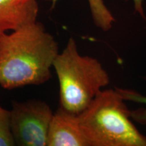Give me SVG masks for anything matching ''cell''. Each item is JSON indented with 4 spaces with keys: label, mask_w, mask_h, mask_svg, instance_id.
<instances>
[{
    "label": "cell",
    "mask_w": 146,
    "mask_h": 146,
    "mask_svg": "<svg viewBox=\"0 0 146 146\" xmlns=\"http://www.w3.org/2000/svg\"><path fill=\"white\" fill-rule=\"evenodd\" d=\"M78 118L89 146H146L116 89L102 90Z\"/></svg>",
    "instance_id": "3957f363"
},
{
    "label": "cell",
    "mask_w": 146,
    "mask_h": 146,
    "mask_svg": "<svg viewBox=\"0 0 146 146\" xmlns=\"http://www.w3.org/2000/svg\"><path fill=\"white\" fill-rule=\"evenodd\" d=\"M131 1H132L133 3L135 12L136 13H138L144 19H145V14H144L143 6V0H131Z\"/></svg>",
    "instance_id": "30bf717a"
},
{
    "label": "cell",
    "mask_w": 146,
    "mask_h": 146,
    "mask_svg": "<svg viewBox=\"0 0 146 146\" xmlns=\"http://www.w3.org/2000/svg\"><path fill=\"white\" fill-rule=\"evenodd\" d=\"M58 0H52L54 8ZM89 9L95 25L104 31H108L112 29L115 18L108 8L104 0H87Z\"/></svg>",
    "instance_id": "52a82bcc"
},
{
    "label": "cell",
    "mask_w": 146,
    "mask_h": 146,
    "mask_svg": "<svg viewBox=\"0 0 146 146\" xmlns=\"http://www.w3.org/2000/svg\"><path fill=\"white\" fill-rule=\"evenodd\" d=\"M16 145L12 131L10 110L0 106V146Z\"/></svg>",
    "instance_id": "9c48e42d"
},
{
    "label": "cell",
    "mask_w": 146,
    "mask_h": 146,
    "mask_svg": "<svg viewBox=\"0 0 146 146\" xmlns=\"http://www.w3.org/2000/svg\"><path fill=\"white\" fill-rule=\"evenodd\" d=\"M58 53L54 36L37 21L0 35V86L12 90L46 83Z\"/></svg>",
    "instance_id": "6da1fadb"
},
{
    "label": "cell",
    "mask_w": 146,
    "mask_h": 146,
    "mask_svg": "<svg viewBox=\"0 0 146 146\" xmlns=\"http://www.w3.org/2000/svg\"><path fill=\"white\" fill-rule=\"evenodd\" d=\"M39 0H0V35L37 21ZM52 1V0H41Z\"/></svg>",
    "instance_id": "8992f818"
},
{
    "label": "cell",
    "mask_w": 146,
    "mask_h": 146,
    "mask_svg": "<svg viewBox=\"0 0 146 146\" xmlns=\"http://www.w3.org/2000/svg\"><path fill=\"white\" fill-rule=\"evenodd\" d=\"M11 112L12 131L16 145L47 146L54 112L43 101L14 102Z\"/></svg>",
    "instance_id": "277c9868"
},
{
    "label": "cell",
    "mask_w": 146,
    "mask_h": 146,
    "mask_svg": "<svg viewBox=\"0 0 146 146\" xmlns=\"http://www.w3.org/2000/svg\"><path fill=\"white\" fill-rule=\"evenodd\" d=\"M115 89L125 101L143 104L146 106V96H143L137 91L118 87H116ZM130 116L131 119L136 123L142 125H146V106L139 108L134 110H130Z\"/></svg>",
    "instance_id": "ba28073f"
},
{
    "label": "cell",
    "mask_w": 146,
    "mask_h": 146,
    "mask_svg": "<svg viewBox=\"0 0 146 146\" xmlns=\"http://www.w3.org/2000/svg\"><path fill=\"white\" fill-rule=\"evenodd\" d=\"M47 146H89L80 125L78 114L59 107L51 120Z\"/></svg>",
    "instance_id": "5b68a950"
},
{
    "label": "cell",
    "mask_w": 146,
    "mask_h": 146,
    "mask_svg": "<svg viewBox=\"0 0 146 146\" xmlns=\"http://www.w3.org/2000/svg\"><path fill=\"white\" fill-rule=\"evenodd\" d=\"M53 67L59 83L60 107L75 114H81L110 81L99 60L79 54L72 37L58 53Z\"/></svg>",
    "instance_id": "7a4b0ae2"
}]
</instances>
